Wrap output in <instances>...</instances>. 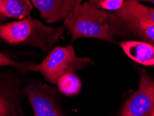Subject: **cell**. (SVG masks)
Returning <instances> with one entry per match:
<instances>
[{
	"label": "cell",
	"mask_w": 154,
	"mask_h": 116,
	"mask_svg": "<svg viewBox=\"0 0 154 116\" xmlns=\"http://www.w3.org/2000/svg\"><path fill=\"white\" fill-rule=\"evenodd\" d=\"M154 111V80L146 72L141 74L138 90L122 108L121 116H145Z\"/></svg>",
	"instance_id": "7"
},
{
	"label": "cell",
	"mask_w": 154,
	"mask_h": 116,
	"mask_svg": "<svg viewBox=\"0 0 154 116\" xmlns=\"http://www.w3.org/2000/svg\"><path fill=\"white\" fill-rule=\"evenodd\" d=\"M150 115H151V116H154V111H153V112H152V113H151V114H150Z\"/></svg>",
	"instance_id": "17"
},
{
	"label": "cell",
	"mask_w": 154,
	"mask_h": 116,
	"mask_svg": "<svg viewBox=\"0 0 154 116\" xmlns=\"http://www.w3.org/2000/svg\"><path fill=\"white\" fill-rule=\"evenodd\" d=\"M145 116H151L150 115H145Z\"/></svg>",
	"instance_id": "18"
},
{
	"label": "cell",
	"mask_w": 154,
	"mask_h": 116,
	"mask_svg": "<svg viewBox=\"0 0 154 116\" xmlns=\"http://www.w3.org/2000/svg\"><path fill=\"white\" fill-rule=\"evenodd\" d=\"M22 92L29 100L33 116H66L57 90L53 86L38 79H32L24 83Z\"/></svg>",
	"instance_id": "5"
},
{
	"label": "cell",
	"mask_w": 154,
	"mask_h": 116,
	"mask_svg": "<svg viewBox=\"0 0 154 116\" xmlns=\"http://www.w3.org/2000/svg\"><path fill=\"white\" fill-rule=\"evenodd\" d=\"M120 10L135 16L148 20L154 24V8L142 4L137 0H127Z\"/></svg>",
	"instance_id": "12"
},
{
	"label": "cell",
	"mask_w": 154,
	"mask_h": 116,
	"mask_svg": "<svg viewBox=\"0 0 154 116\" xmlns=\"http://www.w3.org/2000/svg\"><path fill=\"white\" fill-rule=\"evenodd\" d=\"M110 31L114 41L125 39H137L154 46V24L119 10L110 12Z\"/></svg>",
	"instance_id": "4"
},
{
	"label": "cell",
	"mask_w": 154,
	"mask_h": 116,
	"mask_svg": "<svg viewBox=\"0 0 154 116\" xmlns=\"http://www.w3.org/2000/svg\"><path fill=\"white\" fill-rule=\"evenodd\" d=\"M127 0H88V2L97 8L115 12L123 7Z\"/></svg>",
	"instance_id": "14"
},
{
	"label": "cell",
	"mask_w": 154,
	"mask_h": 116,
	"mask_svg": "<svg viewBox=\"0 0 154 116\" xmlns=\"http://www.w3.org/2000/svg\"><path fill=\"white\" fill-rule=\"evenodd\" d=\"M94 64L91 58L77 56L73 45H69L53 47L41 62L33 63L29 72L40 73L45 81L56 85L64 74L74 73Z\"/></svg>",
	"instance_id": "3"
},
{
	"label": "cell",
	"mask_w": 154,
	"mask_h": 116,
	"mask_svg": "<svg viewBox=\"0 0 154 116\" xmlns=\"http://www.w3.org/2000/svg\"><path fill=\"white\" fill-rule=\"evenodd\" d=\"M137 2H150V3L154 4V0H137Z\"/></svg>",
	"instance_id": "15"
},
{
	"label": "cell",
	"mask_w": 154,
	"mask_h": 116,
	"mask_svg": "<svg viewBox=\"0 0 154 116\" xmlns=\"http://www.w3.org/2000/svg\"><path fill=\"white\" fill-rule=\"evenodd\" d=\"M47 23L63 21L83 0H29Z\"/></svg>",
	"instance_id": "8"
},
{
	"label": "cell",
	"mask_w": 154,
	"mask_h": 116,
	"mask_svg": "<svg viewBox=\"0 0 154 116\" xmlns=\"http://www.w3.org/2000/svg\"><path fill=\"white\" fill-rule=\"evenodd\" d=\"M72 42L79 38H94L115 42L110 25V12L97 8L88 2L74 8L63 20Z\"/></svg>",
	"instance_id": "2"
},
{
	"label": "cell",
	"mask_w": 154,
	"mask_h": 116,
	"mask_svg": "<svg viewBox=\"0 0 154 116\" xmlns=\"http://www.w3.org/2000/svg\"><path fill=\"white\" fill-rule=\"evenodd\" d=\"M21 76L14 69L0 73V116H26L22 102L26 80Z\"/></svg>",
	"instance_id": "6"
},
{
	"label": "cell",
	"mask_w": 154,
	"mask_h": 116,
	"mask_svg": "<svg viewBox=\"0 0 154 116\" xmlns=\"http://www.w3.org/2000/svg\"><path fill=\"white\" fill-rule=\"evenodd\" d=\"M4 19H3V18H2V17H0V23H1V22H2V21H3V20H4Z\"/></svg>",
	"instance_id": "16"
},
{
	"label": "cell",
	"mask_w": 154,
	"mask_h": 116,
	"mask_svg": "<svg viewBox=\"0 0 154 116\" xmlns=\"http://www.w3.org/2000/svg\"><path fill=\"white\" fill-rule=\"evenodd\" d=\"M56 86L62 94L71 97L77 95L82 89V82L74 73H67L60 77Z\"/></svg>",
	"instance_id": "11"
},
{
	"label": "cell",
	"mask_w": 154,
	"mask_h": 116,
	"mask_svg": "<svg viewBox=\"0 0 154 116\" xmlns=\"http://www.w3.org/2000/svg\"><path fill=\"white\" fill-rule=\"evenodd\" d=\"M119 45L128 57L140 64L154 65V46L140 40H124Z\"/></svg>",
	"instance_id": "9"
},
{
	"label": "cell",
	"mask_w": 154,
	"mask_h": 116,
	"mask_svg": "<svg viewBox=\"0 0 154 116\" xmlns=\"http://www.w3.org/2000/svg\"><path fill=\"white\" fill-rule=\"evenodd\" d=\"M32 61H20L11 57L8 54L0 51V69L11 67L14 69L20 74L26 76L29 73V67L33 64Z\"/></svg>",
	"instance_id": "13"
},
{
	"label": "cell",
	"mask_w": 154,
	"mask_h": 116,
	"mask_svg": "<svg viewBox=\"0 0 154 116\" xmlns=\"http://www.w3.org/2000/svg\"><path fill=\"white\" fill-rule=\"evenodd\" d=\"M33 7L29 0H0V17L24 19L30 17Z\"/></svg>",
	"instance_id": "10"
},
{
	"label": "cell",
	"mask_w": 154,
	"mask_h": 116,
	"mask_svg": "<svg viewBox=\"0 0 154 116\" xmlns=\"http://www.w3.org/2000/svg\"><path fill=\"white\" fill-rule=\"evenodd\" d=\"M66 31L64 25L47 26L30 17L0 24V39L9 45L30 46L47 54Z\"/></svg>",
	"instance_id": "1"
}]
</instances>
